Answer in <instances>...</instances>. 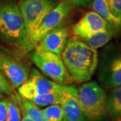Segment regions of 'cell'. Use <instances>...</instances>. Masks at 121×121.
<instances>
[{"mask_svg":"<svg viewBox=\"0 0 121 121\" xmlns=\"http://www.w3.org/2000/svg\"><path fill=\"white\" fill-rule=\"evenodd\" d=\"M111 13L121 20V0H107Z\"/></svg>","mask_w":121,"mask_h":121,"instance_id":"cell-20","label":"cell"},{"mask_svg":"<svg viewBox=\"0 0 121 121\" xmlns=\"http://www.w3.org/2000/svg\"><path fill=\"white\" fill-rule=\"evenodd\" d=\"M60 57L73 82H89L98 65V54L78 39L67 40Z\"/></svg>","mask_w":121,"mask_h":121,"instance_id":"cell-1","label":"cell"},{"mask_svg":"<svg viewBox=\"0 0 121 121\" xmlns=\"http://www.w3.org/2000/svg\"><path fill=\"white\" fill-rule=\"evenodd\" d=\"M68 30L57 27L44 36L35 46L36 51H46L60 55L68 40Z\"/></svg>","mask_w":121,"mask_h":121,"instance_id":"cell-12","label":"cell"},{"mask_svg":"<svg viewBox=\"0 0 121 121\" xmlns=\"http://www.w3.org/2000/svg\"><path fill=\"white\" fill-rule=\"evenodd\" d=\"M71 9L69 5L62 0L47 14L38 29L30 38V43L33 48L44 36L59 26L68 16Z\"/></svg>","mask_w":121,"mask_h":121,"instance_id":"cell-8","label":"cell"},{"mask_svg":"<svg viewBox=\"0 0 121 121\" xmlns=\"http://www.w3.org/2000/svg\"><path fill=\"white\" fill-rule=\"evenodd\" d=\"M71 8H85L90 4L91 0H63Z\"/></svg>","mask_w":121,"mask_h":121,"instance_id":"cell-22","label":"cell"},{"mask_svg":"<svg viewBox=\"0 0 121 121\" xmlns=\"http://www.w3.org/2000/svg\"><path fill=\"white\" fill-rule=\"evenodd\" d=\"M48 121H63V111L59 104H52L42 109Z\"/></svg>","mask_w":121,"mask_h":121,"instance_id":"cell-19","label":"cell"},{"mask_svg":"<svg viewBox=\"0 0 121 121\" xmlns=\"http://www.w3.org/2000/svg\"><path fill=\"white\" fill-rule=\"evenodd\" d=\"M78 100L87 121H103L108 117L107 95L95 82H87L78 89Z\"/></svg>","mask_w":121,"mask_h":121,"instance_id":"cell-3","label":"cell"},{"mask_svg":"<svg viewBox=\"0 0 121 121\" xmlns=\"http://www.w3.org/2000/svg\"><path fill=\"white\" fill-rule=\"evenodd\" d=\"M108 115L112 121H121V86L111 89L107 96Z\"/></svg>","mask_w":121,"mask_h":121,"instance_id":"cell-14","label":"cell"},{"mask_svg":"<svg viewBox=\"0 0 121 121\" xmlns=\"http://www.w3.org/2000/svg\"><path fill=\"white\" fill-rule=\"evenodd\" d=\"M110 26H111L98 13L90 11L74 24L72 30L77 38H81L106 30Z\"/></svg>","mask_w":121,"mask_h":121,"instance_id":"cell-11","label":"cell"},{"mask_svg":"<svg viewBox=\"0 0 121 121\" xmlns=\"http://www.w3.org/2000/svg\"><path fill=\"white\" fill-rule=\"evenodd\" d=\"M7 117V104L5 100H0V121H5Z\"/></svg>","mask_w":121,"mask_h":121,"instance_id":"cell-23","label":"cell"},{"mask_svg":"<svg viewBox=\"0 0 121 121\" xmlns=\"http://www.w3.org/2000/svg\"><path fill=\"white\" fill-rule=\"evenodd\" d=\"M59 91L43 95H35L29 100L36 106L40 107L48 106L52 104H59Z\"/></svg>","mask_w":121,"mask_h":121,"instance_id":"cell-18","label":"cell"},{"mask_svg":"<svg viewBox=\"0 0 121 121\" xmlns=\"http://www.w3.org/2000/svg\"><path fill=\"white\" fill-rule=\"evenodd\" d=\"M5 100L7 104V117L5 121H21L22 111L15 95L12 93Z\"/></svg>","mask_w":121,"mask_h":121,"instance_id":"cell-17","label":"cell"},{"mask_svg":"<svg viewBox=\"0 0 121 121\" xmlns=\"http://www.w3.org/2000/svg\"><path fill=\"white\" fill-rule=\"evenodd\" d=\"M115 33L116 29L112 26H110L106 30L96 32L87 36L78 39L81 40L91 48L97 49L107 44L112 39Z\"/></svg>","mask_w":121,"mask_h":121,"instance_id":"cell-13","label":"cell"},{"mask_svg":"<svg viewBox=\"0 0 121 121\" xmlns=\"http://www.w3.org/2000/svg\"><path fill=\"white\" fill-rule=\"evenodd\" d=\"M2 98H4V94L0 92V99H2Z\"/></svg>","mask_w":121,"mask_h":121,"instance_id":"cell-25","label":"cell"},{"mask_svg":"<svg viewBox=\"0 0 121 121\" xmlns=\"http://www.w3.org/2000/svg\"><path fill=\"white\" fill-rule=\"evenodd\" d=\"M0 39L22 52L33 49L16 0H0Z\"/></svg>","mask_w":121,"mask_h":121,"instance_id":"cell-2","label":"cell"},{"mask_svg":"<svg viewBox=\"0 0 121 121\" xmlns=\"http://www.w3.org/2000/svg\"><path fill=\"white\" fill-rule=\"evenodd\" d=\"M0 71L13 88H17L29 77V67L17 56L0 49Z\"/></svg>","mask_w":121,"mask_h":121,"instance_id":"cell-7","label":"cell"},{"mask_svg":"<svg viewBox=\"0 0 121 121\" xmlns=\"http://www.w3.org/2000/svg\"><path fill=\"white\" fill-rule=\"evenodd\" d=\"M57 4V0H21L20 1L19 8L30 41L31 36L38 29L44 17Z\"/></svg>","mask_w":121,"mask_h":121,"instance_id":"cell-5","label":"cell"},{"mask_svg":"<svg viewBox=\"0 0 121 121\" xmlns=\"http://www.w3.org/2000/svg\"><path fill=\"white\" fill-rule=\"evenodd\" d=\"M61 86L44 77L36 68H33L28 79L18 87V94L23 98L29 100L35 95L59 92Z\"/></svg>","mask_w":121,"mask_h":121,"instance_id":"cell-6","label":"cell"},{"mask_svg":"<svg viewBox=\"0 0 121 121\" xmlns=\"http://www.w3.org/2000/svg\"><path fill=\"white\" fill-rule=\"evenodd\" d=\"M31 60L41 73L60 85L73 82L67 72L60 55L46 51H35L30 54Z\"/></svg>","mask_w":121,"mask_h":121,"instance_id":"cell-4","label":"cell"},{"mask_svg":"<svg viewBox=\"0 0 121 121\" xmlns=\"http://www.w3.org/2000/svg\"><path fill=\"white\" fill-rule=\"evenodd\" d=\"M21 121H34L33 120H32L30 118L28 117L27 115H26L25 114H23V117L21 118Z\"/></svg>","mask_w":121,"mask_h":121,"instance_id":"cell-24","label":"cell"},{"mask_svg":"<svg viewBox=\"0 0 121 121\" xmlns=\"http://www.w3.org/2000/svg\"><path fill=\"white\" fill-rule=\"evenodd\" d=\"M59 105L63 111L64 121H87L78 100V88L73 85H62Z\"/></svg>","mask_w":121,"mask_h":121,"instance_id":"cell-9","label":"cell"},{"mask_svg":"<svg viewBox=\"0 0 121 121\" xmlns=\"http://www.w3.org/2000/svg\"><path fill=\"white\" fill-rule=\"evenodd\" d=\"M16 98L23 114H25L34 121H48L42 109L28 99H24L17 94H15Z\"/></svg>","mask_w":121,"mask_h":121,"instance_id":"cell-15","label":"cell"},{"mask_svg":"<svg viewBox=\"0 0 121 121\" xmlns=\"http://www.w3.org/2000/svg\"><path fill=\"white\" fill-rule=\"evenodd\" d=\"M93 11L98 13L116 30L121 28V20L116 17L111 13L107 0H94L92 4Z\"/></svg>","mask_w":121,"mask_h":121,"instance_id":"cell-16","label":"cell"},{"mask_svg":"<svg viewBox=\"0 0 121 121\" xmlns=\"http://www.w3.org/2000/svg\"><path fill=\"white\" fill-rule=\"evenodd\" d=\"M99 79L102 86L108 89L121 86V55H112L102 60Z\"/></svg>","mask_w":121,"mask_h":121,"instance_id":"cell-10","label":"cell"},{"mask_svg":"<svg viewBox=\"0 0 121 121\" xmlns=\"http://www.w3.org/2000/svg\"></svg>","mask_w":121,"mask_h":121,"instance_id":"cell-26","label":"cell"},{"mask_svg":"<svg viewBox=\"0 0 121 121\" xmlns=\"http://www.w3.org/2000/svg\"><path fill=\"white\" fill-rule=\"evenodd\" d=\"M0 92L2 94H11L12 93V86L8 80L0 71Z\"/></svg>","mask_w":121,"mask_h":121,"instance_id":"cell-21","label":"cell"}]
</instances>
